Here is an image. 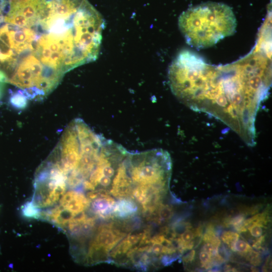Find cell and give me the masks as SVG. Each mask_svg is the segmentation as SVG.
Segmentation results:
<instances>
[{"instance_id": "6da1fadb", "label": "cell", "mask_w": 272, "mask_h": 272, "mask_svg": "<svg viewBox=\"0 0 272 272\" xmlns=\"http://www.w3.org/2000/svg\"><path fill=\"white\" fill-rule=\"evenodd\" d=\"M271 77L269 59L262 51L216 65L183 50L168 70L169 86L181 102L221 120L249 146L256 144V117L268 96Z\"/></svg>"}, {"instance_id": "7a4b0ae2", "label": "cell", "mask_w": 272, "mask_h": 272, "mask_svg": "<svg viewBox=\"0 0 272 272\" xmlns=\"http://www.w3.org/2000/svg\"><path fill=\"white\" fill-rule=\"evenodd\" d=\"M26 18L37 41L61 53L74 69L99 55L105 21L88 0H31Z\"/></svg>"}, {"instance_id": "3957f363", "label": "cell", "mask_w": 272, "mask_h": 272, "mask_svg": "<svg viewBox=\"0 0 272 272\" xmlns=\"http://www.w3.org/2000/svg\"><path fill=\"white\" fill-rule=\"evenodd\" d=\"M178 26L186 43L201 49L211 47L234 34L237 21L229 6L207 2L183 12L179 17Z\"/></svg>"}, {"instance_id": "277c9868", "label": "cell", "mask_w": 272, "mask_h": 272, "mask_svg": "<svg viewBox=\"0 0 272 272\" xmlns=\"http://www.w3.org/2000/svg\"><path fill=\"white\" fill-rule=\"evenodd\" d=\"M137 210V205L131 200L122 199L115 203L112 214L119 218H127L134 215Z\"/></svg>"}, {"instance_id": "5b68a950", "label": "cell", "mask_w": 272, "mask_h": 272, "mask_svg": "<svg viewBox=\"0 0 272 272\" xmlns=\"http://www.w3.org/2000/svg\"><path fill=\"white\" fill-rule=\"evenodd\" d=\"M27 100L21 90H19L16 92L11 93L10 102L15 108H22L26 106Z\"/></svg>"}, {"instance_id": "8992f818", "label": "cell", "mask_w": 272, "mask_h": 272, "mask_svg": "<svg viewBox=\"0 0 272 272\" xmlns=\"http://www.w3.org/2000/svg\"><path fill=\"white\" fill-rule=\"evenodd\" d=\"M173 214L172 209L167 205H163L161 203L157 208V215L159 223L170 219Z\"/></svg>"}, {"instance_id": "52a82bcc", "label": "cell", "mask_w": 272, "mask_h": 272, "mask_svg": "<svg viewBox=\"0 0 272 272\" xmlns=\"http://www.w3.org/2000/svg\"><path fill=\"white\" fill-rule=\"evenodd\" d=\"M252 250L250 245L243 240H237L234 245V251L245 256L246 253Z\"/></svg>"}, {"instance_id": "ba28073f", "label": "cell", "mask_w": 272, "mask_h": 272, "mask_svg": "<svg viewBox=\"0 0 272 272\" xmlns=\"http://www.w3.org/2000/svg\"><path fill=\"white\" fill-rule=\"evenodd\" d=\"M239 237L238 233L232 231H225L221 236V239L223 242L229 246L234 244Z\"/></svg>"}, {"instance_id": "9c48e42d", "label": "cell", "mask_w": 272, "mask_h": 272, "mask_svg": "<svg viewBox=\"0 0 272 272\" xmlns=\"http://www.w3.org/2000/svg\"><path fill=\"white\" fill-rule=\"evenodd\" d=\"M246 257L247 260L253 266H258L261 263V258L259 253L255 251L251 250L248 252Z\"/></svg>"}, {"instance_id": "30bf717a", "label": "cell", "mask_w": 272, "mask_h": 272, "mask_svg": "<svg viewBox=\"0 0 272 272\" xmlns=\"http://www.w3.org/2000/svg\"><path fill=\"white\" fill-rule=\"evenodd\" d=\"M143 232L138 234H129L124 240L131 248L132 246L140 242Z\"/></svg>"}, {"instance_id": "8fae6325", "label": "cell", "mask_w": 272, "mask_h": 272, "mask_svg": "<svg viewBox=\"0 0 272 272\" xmlns=\"http://www.w3.org/2000/svg\"><path fill=\"white\" fill-rule=\"evenodd\" d=\"M247 229L249 230L251 235L254 237H259L262 234V229L261 226L258 225L252 224Z\"/></svg>"}, {"instance_id": "7c38bea8", "label": "cell", "mask_w": 272, "mask_h": 272, "mask_svg": "<svg viewBox=\"0 0 272 272\" xmlns=\"http://www.w3.org/2000/svg\"><path fill=\"white\" fill-rule=\"evenodd\" d=\"M179 237L183 242H188L194 238V233L190 229H187L180 234Z\"/></svg>"}, {"instance_id": "4fadbf2b", "label": "cell", "mask_w": 272, "mask_h": 272, "mask_svg": "<svg viewBox=\"0 0 272 272\" xmlns=\"http://www.w3.org/2000/svg\"><path fill=\"white\" fill-rule=\"evenodd\" d=\"M199 257L202 267L209 262L211 258V256L208 253L203 251H201L199 253Z\"/></svg>"}, {"instance_id": "5bb4252c", "label": "cell", "mask_w": 272, "mask_h": 272, "mask_svg": "<svg viewBox=\"0 0 272 272\" xmlns=\"http://www.w3.org/2000/svg\"><path fill=\"white\" fill-rule=\"evenodd\" d=\"M195 254V250H191L188 254L183 257L182 260L183 262L185 263L191 262L194 258Z\"/></svg>"}, {"instance_id": "9a60e30c", "label": "cell", "mask_w": 272, "mask_h": 272, "mask_svg": "<svg viewBox=\"0 0 272 272\" xmlns=\"http://www.w3.org/2000/svg\"><path fill=\"white\" fill-rule=\"evenodd\" d=\"M201 251H205L212 256L214 251V247L211 243L207 242L202 246Z\"/></svg>"}, {"instance_id": "2e32d148", "label": "cell", "mask_w": 272, "mask_h": 272, "mask_svg": "<svg viewBox=\"0 0 272 272\" xmlns=\"http://www.w3.org/2000/svg\"><path fill=\"white\" fill-rule=\"evenodd\" d=\"M264 236H260L253 244V247L257 249L262 248L261 244L264 241Z\"/></svg>"}, {"instance_id": "e0dca14e", "label": "cell", "mask_w": 272, "mask_h": 272, "mask_svg": "<svg viewBox=\"0 0 272 272\" xmlns=\"http://www.w3.org/2000/svg\"><path fill=\"white\" fill-rule=\"evenodd\" d=\"M8 77L3 71L0 70V83H8Z\"/></svg>"}, {"instance_id": "ac0fdd59", "label": "cell", "mask_w": 272, "mask_h": 272, "mask_svg": "<svg viewBox=\"0 0 272 272\" xmlns=\"http://www.w3.org/2000/svg\"><path fill=\"white\" fill-rule=\"evenodd\" d=\"M225 271H237V269L234 267H232L230 265H226L224 268Z\"/></svg>"}, {"instance_id": "d6986e66", "label": "cell", "mask_w": 272, "mask_h": 272, "mask_svg": "<svg viewBox=\"0 0 272 272\" xmlns=\"http://www.w3.org/2000/svg\"><path fill=\"white\" fill-rule=\"evenodd\" d=\"M251 270L252 271H257L258 269L254 266H251Z\"/></svg>"}]
</instances>
